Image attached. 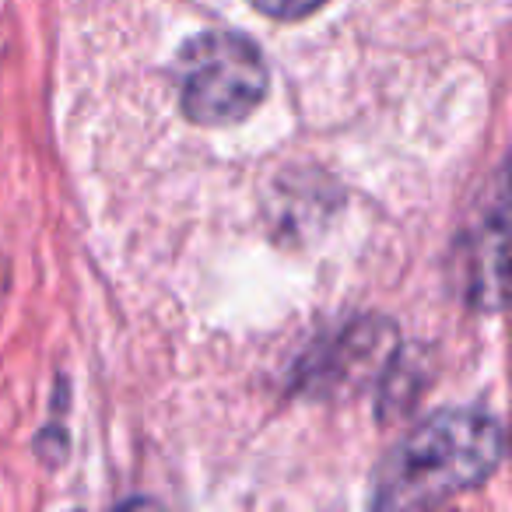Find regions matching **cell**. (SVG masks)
Segmentation results:
<instances>
[{
	"instance_id": "cell-3",
	"label": "cell",
	"mask_w": 512,
	"mask_h": 512,
	"mask_svg": "<svg viewBox=\"0 0 512 512\" xmlns=\"http://www.w3.org/2000/svg\"><path fill=\"white\" fill-rule=\"evenodd\" d=\"M249 4H253V11L274 18V22H299V18L320 11L327 0H249Z\"/></svg>"
},
{
	"instance_id": "cell-1",
	"label": "cell",
	"mask_w": 512,
	"mask_h": 512,
	"mask_svg": "<svg viewBox=\"0 0 512 512\" xmlns=\"http://www.w3.org/2000/svg\"><path fill=\"white\" fill-rule=\"evenodd\" d=\"M505 435L481 407H446L418 425L383 460L372 488L376 509H414L484 484L502 463Z\"/></svg>"
},
{
	"instance_id": "cell-2",
	"label": "cell",
	"mask_w": 512,
	"mask_h": 512,
	"mask_svg": "<svg viewBox=\"0 0 512 512\" xmlns=\"http://www.w3.org/2000/svg\"><path fill=\"white\" fill-rule=\"evenodd\" d=\"M172 81L183 120L225 127L256 113L267 92V60L242 32H200L179 43Z\"/></svg>"
}]
</instances>
